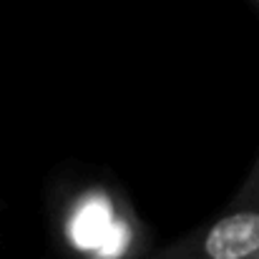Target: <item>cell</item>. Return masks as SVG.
Returning a JSON list of instances; mask_svg holds the SVG:
<instances>
[{"label": "cell", "mask_w": 259, "mask_h": 259, "mask_svg": "<svg viewBox=\"0 0 259 259\" xmlns=\"http://www.w3.org/2000/svg\"><path fill=\"white\" fill-rule=\"evenodd\" d=\"M232 206H254V209H259V159L254 161L252 171L247 176V181L242 184V189L237 191V196L232 199Z\"/></svg>", "instance_id": "2"}, {"label": "cell", "mask_w": 259, "mask_h": 259, "mask_svg": "<svg viewBox=\"0 0 259 259\" xmlns=\"http://www.w3.org/2000/svg\"><path fill=\"white\" fill-rule=\"evenodd\" d=\"M141 259H259V209L232 206L206 227Z\"/></svg>", "instance_id": "1"}]
</instances>
